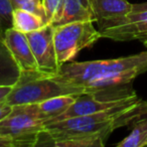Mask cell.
Segmentation results:
<instances>
[{
	"mask_svg": "<svg viewBox=\"0 0 147 147\" xmlns=\"http://www.w3.org/2000/svg\"><path fill=\"white\" fill-rule=\"evenodd\" d=\"M147 71V51L111 59L69 61L61 65L57 80L84 88L87 92L131 85Z\"/></svg>",
	"mask_w": 147,
	"mask_h": 147,
	"instance_id": "6da1fadb",
	"label": "cell"
},
{
	"mask_svg": "<svg viewBox=\"0 0 147 147\" xmlns=\"http://www.w3.org/2000/svg\"><path fill=\"white\" fill-rule=\"evenodd\" d=\"M145 112H147V101L141 100L137 96L125 104L101 112L49 123L38 134L35 146H45L49 140L73 136L101 135L107 139L114 130L130 124Z\"/></svg>",
	"mask_w": 147,
	"mask_h": 147,
	"instance_id": "7a4b0ae2",
	"label": "cell"
},
{
	"mask_svg": "<svg viewBox=\"0 0 147 147\" xmlns=\"http://www.w3.org/2000/svg\"><path fill=\"white\" fill-rule=\"evenodd\" d=\"M87 93L84 88L57 80L53 75L40 71H21L19 79L5 98L11 106L36 104L61 95H81Z\"/></svg>",
	"mask_w": 147,
	"mask_h": 147,
	"instance_id": "3957f363",
	"label": "cell"
},
{
	"mask_svg": "<svg viewBox=\"0 0 147 147\" xmlns=\"http://www.w3.org/2000/svg\"><path fill=\"white\" fill-rule=\"evenodd\" d=\"M102 38L94 21H78L53 26V41L59 65L74 61L82 49Z\"/></svg>",
	"mask_w": 147,
	"mask_h": 147,
	"instance_id": "277c9868",
	"label": "cell"
},
{
	"mask_svg": "<svg viewBox=\"0 0 147 147\" xmlns=\"http://www.w3.org/2000/svg\"><path fill=\"white\" fill-rule=\"evenodd\" d=\"M45 123L38 116L34 104L13 106L10 114L0 120V135L30 139L37 142Z\"/></svg>",
	"mask_w": 147,
	"mask_h": 147,
	"instance_id": "5b68a950",
	"label": "cell"
},
{
	"mask_svg": "<svg viewBox=\"0 0 147 147\" xmlns=\"http://www.w3.org/2000/svg\"><path fill=\"white\" fill-rule=\"evenodd\" d=\"M100 32L102 37L115 41L138 40L147 47V1L133 4L132 11L125 18Z\"/></svg>",
	"mask_w": 147,
	"mask_h": 147,
	"instance_id": "8992f818",
	"label": "cell"
},
{
	"mask_svg": "<svg viewBox=\"0 0 147 147\" xmlns=\"http://www.w3.org/2000/svg\"><path fill=\"white\" fill-rule=\"evenodd\" d=\"M36 61L38 71L55 75L59 65L53 41V26L47 24L38 30L25 33Z\"/></svg>",
	"mask_w": 147,
	"mask_h": 147,
	"instance_id": "52a82bcc",
	"label": "cell"
},
{
	"mask_svg": "<svg viewBox=\"0 0 147 147\" xmlns=\"http://www.w3.org/2000/svg\"><path fill=\"white\" fill-rule=\"evenodd\" d=\"M3 41L21 71L38 69L25 33L20 32L13 27H8L4 31Z\"/></svg>",
	"mask_w": 147,
	"mask_h": 147,
	"instance_id": "ba28073f",
	"label": "cell"
},
{
	"mask_svg": "<svg viewBox=\"0 0 147 147\" xmlns=\"http://www.w3.org/2000/svg\"><path fill=\"white\" fill-rule=\"evenodd\" d=\"M132 8L133 4L128 0H94L93 12L99 30L118 23L132 11Z\"/></svg>",
	"mask_w": 147,
	"mask_h": 147,
	"instance_id": "9c48e42d",
	"label": "cell"
},
{
	"mask_svg": "<svg viewBox=\"0 0 147 147\" xmlns=\"http://www.w3.org/2000/svg\"><path fill=\"white\" fill-rule=\"evenodd\" d=\"M78 21H94L95 15L88 0H63L51 26Z\"/></svg>",
	"mask_w": 147,
	"mask_h": 147,
	"instance_id": "30bf717a",
	"label": "cell"
},
{
	"mask_svg": "<svg viewBox=\"0 0 147 147\" xmlns=\"http://www.w3.org/2000/svg\"><path fill=\"white\" fill-rule=\"evenodd\" d=\"M78 96L79 95H61L53 97L34 104L35 110L38 116L45 121V125H47L63 114L76 101Z\"/></svg>",
	"mask_w": 147,
	"mask_h": 147,
	"instance_id": "8fae6325",
	"label": "cell"
},
{
	"mask_svg": "<svg viewBox=\"0 0 147 147\" xmlns=\"http://www.w3.org/2000/svg\"><path fill=\"white\" fill-rule=\"evenodd\" d=\"M20 73L3 39H0V86H14Z\"/></svg>",
	"mask_w": 147,
	"mask_h": 147,
	"instance_id": "7c38bea8",
	"label": "cell"
},
{
	"mask_svg": "<svg viewBox=\"0 0 147 147\" xmlns=\"http://www.w3.org/2000/svg\"><path fill=\"white\" fill-rule=\"evenodd\" d=\"M132 128L128 136L116 143L118 147L147 146V112L139 115L132 122Z\"/></svg>",
	"mask_w": 147,
	"mask_h": 147,
	"instance_id": "4fadbf2b",
	"label": "cell"
},
{
	"mask_svg": "<svg viewBox=\"0 0 147 147\" xmlns=\"http://www.w3.org/2000/svg\"><path fill=\"white\" fill-rule=\"evenodd\" d=\"M47 25L40 16L21 9H13L11 27L23 33L38 30Z\"/></svg>",
	"mask_w": 147,
	"mask_h": 147,
	"instance_id": "5bb4252c",
	"label": "cell"
},
{
	"mask_svg": "<svg viewBox=\"0 0 147 147\" xmlns=\"http://www.w3.org/2000/svg\"><path fill=\"white\" fill-rule=\"evenodd\" d=\"M107 139L101 135H88V136H73L49 140L45 146L53 147H103Z\"/></svg>",
	"mask_w": 147,
	"mask_h": 147,
	"instance_id": "9a60e30c",
	"label": "cell"
},
{
	"mask_svg": "<svg viewBox=\"0 0 147 147\" xmlns=\"http://www.w3.org/2000/svg\"><path fill=\"white\" fill-rule=\"evenodd\" d=\"M10 2L13 9H21L36 14L47 23V15L41 0H10Z\"/></svg>",
	"mask_w": 147,
	"mask_h": 147,
	"instance_id": "2e32d148",
	"label": "cell"
},
{
	"mask_svg": "<svg viewBox=\"0 0 147 147\" xmlns=\"http://www.w3.org/2000/svg\"><path fill=\"white\" fill-rule=\"evenodd\" d=\"M33 147L35 146V141L30 139L15 138L11 136L0 135V147Z\"/></svg>",
	"mask_w": 147,
	"mask_h": 147,
	"instance_id": "e0dca14e",
	"label": "cell"
},
{
	"mask_svg": "<svg viewBox=\"0 0 147 147\" xmlns=\"http://www.w3.org/2000/svg\"><path fill=\"white\" fill-rule=\"evenodd\" d=\"M61 1L63 0H41L45 11V15H47V24L51 25L53 21L55 20V16L59 10V7L61 5Z\"/></svg>",
	"mask_w": 147,
	"mask_h": 147,
	"instance_id": "ac0fdd59",
	"label": "cell"
},
{
	"mask_svg": "<svg viewBox=\"0 0 147 147\" xmlns=\"http://www.w3.org/2000/svg\"><path fill=\"white\" fill-rule=\"evenodd\" d=\"M13 7L11 5L10 0H0V18L2 20L3 25L11 27V20H12Z\"/></svg>",
	"mask_w": 147,
	"mask_h": 147,
	"instance_id": "d6986e66",
	"label": "cell"
},
{
	"mask_svg": "<svg viewBox=\"0 0 147 147\" xmlns=\"http://www.w3.org/2000/svg\"><path fill=\"white\" fill-rule=\"evenodd\" d=\"M12 108H13V106L7 104V103L5 102V100L0 101V120H2L7 115L10 114V112L12 111Z\"/></svg>",
	"mask_w": 147,
	"mask_h": 147,
	"instance_id": "ffe728a7",
	"label": "cell"
},
{
	"mask_svg": "<svg viewBox=\"0 0 147 147\" xmlns=\"http://www.w3.org/2000/svg\"><path fill=\"white\" fill-rule=\"evenodd\" d=\"M11 89H12V86H0V101L5 100Z\"/></svg>",
	"mask_w": 147,
	"mask_h": 147,
	"instance_id": "44dd1931",
	"label": "cell"
},
{
	"mask_svg": "<svg viewBox=\"0 0 147 147\" xmlns=\"http://www.w3.org/2000/svg\"><path fill=\"white\" fill-rule=\"evenodd\" d=\"M5 27L2 23V20L0 18V39H3V36H4V31H5Z\"/></svg>",
	"mask_w": 147,
	"mask_h": 147,
	"instance_id": "7402d4cb",
	"label": "cell"
},
{
	"mask_svg": "<svg viewBox=\"0 0 147 147\" xmlns=\"http://www.w3.org/2000/svg\"><path fill=\"white\" fill-rule=\"evenodd\" d=\"M88 2L90 3L91 7H92V9H93V2H94V0H88Z\"/></svg>",
	"mask_w": 147,
	"mask_h": 147,
	"instance_id": "603a6c76",
	"label": "cell"
}]
</instances>
